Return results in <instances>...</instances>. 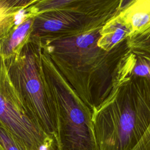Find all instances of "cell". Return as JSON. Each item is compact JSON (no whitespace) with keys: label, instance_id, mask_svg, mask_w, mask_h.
<instances>
[{"label":"cell","instance_id":"12","mask_svg":"<svg viewBox=\"0 0 150 150\" xmlns=\"http://www.w3.org/2000/svg\"><path fill=\"white\" fill-rule=\"evenodd\" d=\"M32 0H0V9L11 15L25 8Z\"/></svg>","mask_w":150,"mask_h":150},{"label":"cell","instance_id":"10","mask_svg":"<svg viewBox=\"0 0 150 150\" xmlns=\"http://www.w3.org/2000/svg\"><path fill=\"white\" fill-rule=\"evenodd\" d=\"M129 49L150 56V29L139 35L127 38Z\"/></svg>","mask_w":150,"mask_h":150},{"label":"cell","instance_id":"7","mask_svg":"<svg viewBox=\"0 0 150 150\" xmlns=\"http://www.w3.org/2000/svg\"><path fill=\"white\" fill-rule=\"evenodd\" d=\"M121 0H37L25 8L34 16L62 7H67L90 17L110 19L118 13Z\"/></svg>","mask_w":150,"mask_h":150},{"label":"cell","instance_id":"11","mask_svg":"<svg viewBox=\"0 0 150 150\" xmlns=\"http://www.w3.org/2000/svg\"><path fill=\"white\" fill-rule=\"evenodd\" d=\"M0 144L5 150H26L12 134L1 125Z\"/></svg>","mask_w":150,"mask_h":150},{"label":"cell","instance_id":"2","mask_svg":"<svg viewBox=\"0 0 150 150\" xmlns=\"http://www.w3.org/2000/svg\"><path fill=\"white\" fill-rule=\"evenodd\" d=\"M114 88L92 119L99 150H131L150 123V83L117 72Z\"/></svg>","mask_w":150,"mask_h":150},{"label":"cell","instance_id":"14","mask_svg":"<svg viewBox=\"0 0 150 150\" xmlns=\"http://www.w3.org/2000/svg\"><path fill=\"white\" fill-rule=\"evenodd\" d=\"M8 15L5 12L0 9V28L2 26V25L5 23L7 19L12 15Z\"/></svg>","mask_w":150,"mask_h":150},{"label":"cell","instance_id":"4","mask_svg":"<svg viewBox=\"0 0 150 150\" xmlns=\"http://www.w3.org/2000/svg\"><path fill=\"white\" fill-rule=\"evenodd\" d=\"M0 125L26 150H59L57 138L39 126L14 86L0 35Z\"/></svg>","mask_w":150,"mask_h":150},{"label":"cell","instance_id":"6","mask_svg":"<svg viewBox=\"0 0 150 150\" xmlns=\"http://www.w3.org/2000/svg\"><path fill=\"white\" fill-rule=\"evenodd\" d=\"M107 21L90 17L67 7L56 8L35 16L31 38L75 36L101 26Z\"/></svg>","mask_w":150,"mask_h":150},{"label":"cell","instance_id":"5","mask_svg":"<svg viewBox=\"0 0 150 150\" xmlns=\"http://www.w3.org/2000/svg\"><path fill=\"white\" fill-rule=\"evenodd\" d=\"M8 66L13 83L31 114L45 132L57 138L55 111L42 79L36 46L30 42Z\"/></svg>","mask_w":150,"mask_h":150},{"label":"cell","instance_id":"17","mask_svg":"<svg viewBox=\"0 0 150 150\" xmlns=\"http://www.w3.org/2000/svg\"><path fill=\"white\" fill-rule=\"evenodd\" d=\"M37 1V0H32V1H31V2H30V3H32V2H35V1Z\"/></svg>","mask_w":150,"mask_h":150},{"label":"cell","instance_id":"8","mask_svg":"<svg viewBox=\"0 0 150 150\" xmlns=\"http://www.w3.org/2000/svg\"><path fill=\"white\" fill-rule=\"evenodd\" d=\"M117 15L129 29V37L150 29V0H134Z\"/></svg>","mask_w":150,"mask_h":150},{"label":"cell","instance_id":"16","mask_svg":"<svg viewBox=\"0 0 150 150\" xmlns=\"http://www.w3.org/2000/svg\"><path fill=\"white\" fill-rule=\"evenodd\" d=\"M0 150H5V149H4V148L2 146V145L0 144Z\"/></svg>","mask_w":150,"mask_h":150},{"label":"cell","instance_id":"1","mask_svg":"<svg viewBox=\"0 0 150 150\" xmlns=\"http://www.w3.org/2000/svg\"><path fill=\"white\" fill-rule=\"evenodd\" d=\"M103 26L75 36H40L30 40L48 55L92 112L112 93L118 63L129 50L127 39L109 52L98 47Z\"/></svg>","mask_w":150,"mask_h":150},{"label":"cell","instance_id":"15","mask_svg":"<svg viewBox=\"0 0 150 150\" xmlns=\"http://www.w3.org/2000/svg\"><path fill=\"white\" fill-rule=\"evenodd\" d=\"M134 0H121L120 5L118 7V13L120 12L121 11L125 9L126 7H127Z\"/></svg>","mask_w":150,"mask_h":150},{"label":"cell","instance_id":"3","mask_svg":"<svg viewBox=\"0 0 150 150\" xmlns=\"http://www.w3.org/2000/svg\"><path fill=\"white\" fill-rule=\"evenodd\" d=\"M40 73L54 106L59 150H99L92 119L93 112L37 46Z\"/></svg>","mask_w":150,"mask_h":150},{"label":"cell","instance_id":"9","mask_svg":"<svg viewBox=\"0 0 150 150\" xmlns=\"http://www.w3.org/2000/svg\"><path fill=\"white\" fill-rule=\"evenodd\" d=\"M129 29L117 15L108 20L101 27L97 40L98 47L109 52L130 36Z\"/></svg>","mask_w":150,"mask_h":150},{"label":"cell","instance_id":"13","mask_svg":"<svg viewBox=\"0 0 150 150\" xmlns=\"http://www.w3.org/2000/svg\"><path fill=\"white\" fill-rule=\"evenodd\" d=\"M131 150H150V123L141 138Z\"/></svg>","mask_w":150,"mask_h":150}]
</instances>
